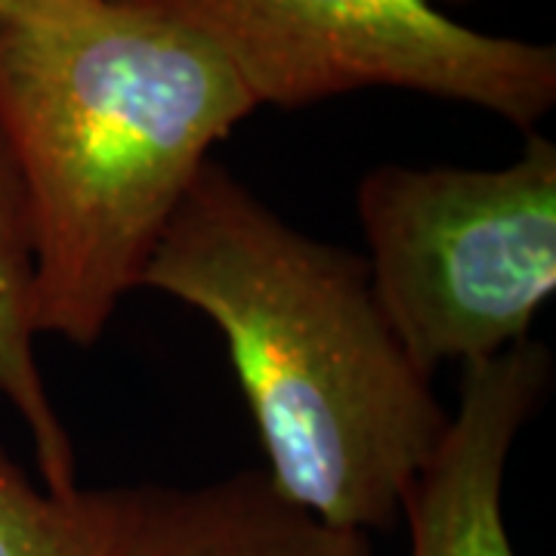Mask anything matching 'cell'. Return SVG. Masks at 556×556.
Masks as SVG:
<instances>
[{
	"mask_svg": "<svg viewBox=\"0 0 556 556\" xmlns=\"http://www.w3.org/2000/svg\"><path fill=\"white\" fill-rule=\"evenodd\" d=\"M551 383L554 356L532 338L464 365L455 415L402 504L405 556H517L504 522V477Z\"/></svg>",
	"mask_w": 556,
	"mask_h": 556,
	"instance_id": "5b68a950",
	"label": "cell"
},
{
	"mask_svg": "<svg viewBox=\"0 0 556 556\" xmlns=\"http://www.w3.org/2000/svg\"><path fill=\"white\" fill-rule=\"evenodd\" d=\"M115 519V489L53 495L0 445V556H102Z\"/></svg>",
	"mask_w": 556,
	"mask_h": 556,
	"instance_id": "ba28073f",
	"label": "cell"
},
{
	"mask_svg": "<svg viewBox=\"0 0 556 556\" xmlns=\"http://www.w3.org/2000/svg\"><path fill=\"white\" fill-rule=\"evenodd\" d=\"M207 40L257 105L365 87L477 105L519 130L556 105L551 43L485 35L433 0H146Z\"/></svg>",
	"mask_w": 556,
	"mask_h": 556,
	"instance_id": "277c9868",
	"label": "cell"
},
{
	"mask_svg": "<svg viewBox=\"0 0 556 556\" xmlns=\"http://www.w3.org/2000/svg\"><path fill=\"white\" fill-rule=\"evenodd\" d=\"M439 10H445V7H460V3H479V0H433Z\"/></svg>",
	"mask_w": 556,
	"mask_h": 556,
	"instance_id": "9c48e42d",
	"label": "cell"
},
{
	"mask_svg": "<svg viewBox=\"0 0 556 556\" xmlns=\"http://www.w3.org/2000/svg\"><path fill=\"white\" fill-rule=\"evenodd\" d=\"M257 109L207 40L146 0L0 7V142L35 251V325L93 346L211 149Z\"/></svg>",
	"mask_w": 556,
	"mask_h": 556,
	"instance_id": "6da1fadb",
	"label": "cell"
},
{
	"mask_svg": "<svg viewBox=\"0 0 556 556\" xmlns=\"http://www.w3.org/2000/svg\"><path fill=\"white\" fill-rule=\"evenodd\" d=\"M356 211L380 313L427 378L529 340L554 298L556 146L538 130L507 167H375Z\"/></svg>",
	"mask_w": 556,
	"mask_h": 556,
	"instance_id": "3957f363",
	"label": "cell"
},
{
	"mask_svg": "<svg viewBox=\"0 0 556 556\" xmlns=\"http://www.w3.org/2000/svg\"><path fill=\"white\" fill-rule=\"evenodd\" d=\"M139 288L217 325L269 482L334 529H387L448 415L402 350L365 257L318 241L207 159Z\"/></svg>",
	"mask_w": 556,
	"mask_h": 556,
	"instance_id": "7a4b0ae2",
	"label": "cell"
},
{
	"mask_svg": "<svg viewBox=\"0 0 556 556\" xmlns=\"http://www.w3.org/2000/svg\"><path fill=\"white\" fill-rule=\"evenodd\" d=\"M35 251L20 177L0 142V396L25 424L43 489L78 492V457L35 356Z\"/></svg>",
	"mask_w": 556,
	"mask_h": 556,
	"instance_id": "52a82bcc",
	"label": "cell"
},
{
	"mask_svg": "<svg viewBox=\"0 0 556 556\" xmlns=\"http://www.w3.org/2000/svg\"><path fill=\"white\" fill-rule=\"evenodd\" d=\"M102 556H375L368 535L334 529L278 492L263 470L195 489H115Z\"/></svg>",
	"mask_w": 556,
	"mask_h": 556,
	"instance_id": "8992f818",
	"label": "cell"
},
{
	"mask_svg": "<svg viewBox=\"0 0 556 556\" xmlns=\"http://www.w3.org/2000/svg\"><path fill=\"white\" fill-rule=\"evenodd\" d=\"M7 3H13V0H0V7H7Z\"/></svg>",
	"mask_w": 556,
	"mask_h": 556,
	"instance_id": "30bf717a",
	"label": "cell"
}]
</instances>
